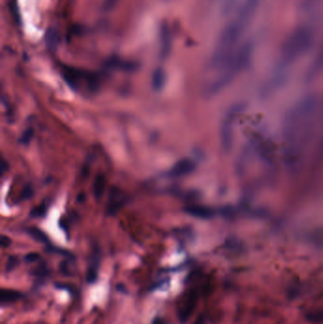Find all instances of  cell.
<instances>
[{"label": "cell", "mask_w": 323, "mask_h": 324, "mask_svg": "<svg viewBox=\"0 0 323 324\" xmlns=\"http://www.w3.org/2000/svg\"><path fill=\"white\" fill-rule=\"evenodd\" d=\"M62 73L68 84L76 89H80L84 85L88 91L93 92L99 86L98 77L91 72L67 67L63 68Z\"/></svg>", "instance_id": "6da1fadb"}, {"label": "cell", "mask_w": 323, "mask_h": 324, "mask_svg": "<svg viewBox=\"0 0 323 324\" xmlns=\"http://www.w3.org/2000/svg\"><path fill=\"white\" fill-rule=\"evenodd\" d=\"M171 31L167 24H162L160 31V53L162 59L166 58L171 51L172 37Z\"/></svg>", "instance_id": "7a4b0ae2"}, {"label": "cell", "mask_w": 323, "mask_h": 324, "mask_svg": "<svg viewBox=\"0 0 323 324\" xmlns=\"http://www.w3.org/2000/svg\"><path fill=\"white\" fill-rule=\"evenodd\" d=\"M194 169V164L190 160L184 159L176 162L169 172V176L172 177H179L189 174Z\"/></svg>", "instance_id": "3957f363"}, {"label": "cell", "mask_w": 323, "mask_h": 324, "mask_svg": "<svg viewBox=\"0 0 323 324\" xmlns=\"http://www.w3.org/2000/svg\"><path fill=\"white\" fill-rule=\"evenodd\" d=\"M196 304V297L195 295H190L188 297V301L182 306L179 312V320L182 324H185L188 319V317L192 314V312L195 308Z\"/></svg>", "instance_id": "277c9868"}, {"label": "cell", "mask_w": 323, "mask_h": 324, "mask_svg": "<svg viewBox=\"0 0 323 324\" xmlns=\"http://www.w3.org/2000/svg\"><path fill=\"white\" fill-rule=\"evenodd\" d=\"M22 297V294L19 291L14 289H1L0 291V301L2 304L4 303H12Z\"/></svg>", "instance_id": "5b68a950"}, {"label": "cell", "mask_w": 323, "mask_h": 324, "mask_svg": "<svg viewBox=\"0 0 323 324\" xmlns=\"http://www.w3.org/2000/svg\"><path fill=\"white\" fill-rule=\"evenodd\" d=\"M166 82V74L162 68H157L153 73L152 84L154 89L162 90Z\"/></svg>", "instance_id": "8992f818"}, {"label": "cell", "mask_w": 323, "mask_h": 324, "mask_svg": "<svg viewBox=\"0 0 323 324\" xmlns=\"http://www.w3.org/2000/svg\"><path fill=\"white\" fill-rule=\"evenodd\" d=\"M99 265H100V256L96 255L93 257L92 263L87 270L86 274V281L88 284H93L97 279H98V270H99Z\"/></svg>", "instance_id": "52a82bcc"}, {"label": "cell", "mask_w": 323, "mask_h": 324, "mask_svg": "<svg viewBox=\"0 0 323 324\" xmlns=\"http://www.w3.org/2000/svg\"><path fill=\"white\" fill-rule=\"evenodd\" d=\"M105 185H106V180L104 176H98L94 183V193L95 196L97 198H100L105 190Z\"/></svg>", "instance_id": "ba28073f"}, {"label": "cell", "mask_w": 323, "mask_h": 324, "mask_svg": "<svg viewBox=\"0 0 323 324\" xmlns=\"http://www.w3.org/2000/svg\"><path fill=\"white\" fill-rule=\"evenodd\" d=\"M46 40H47V45L50 48H52V49H55L56 48L59 38H58V33H57V31L54 28H52V29H50L48 31Z\"/></svg>", "instance_id": "9c48e42d"}, {"label": "cell", "mask_w": 323, "mask_h": 324, "mask_svg": "<svg viewBox=\"0 0 323 324\" xmlns=\"http://www.w3.org/2000/svg\"><path fill=\"white\" fill-rule=\"evenodd\" d=\"M29 234L35 239V240H37L38 242H43V243H46V241H47V238H46V236H45V234L42 232V231H40L39 230H37V229H29Z\"/></svg>", "instance_id": "30bf717a"}, {"label": "cell", "mask_w": 323, "mask_h": 324, "mask_svg": "<svg viewBox=\"0 0 323 324\" xmlns=\"http://www.w3.org/2000/svg\"><path fill=\"white\" fill-rule=\"evenodd\" d=\"M18 264V260L16 257H10L7 261V265H6V272H11L16 268Z\"/></svg>", "instance_id": "8fae6325"}, {"label": "cell", "mask_w": 323, "mask_h": 324, "mask_svg": "<svg viewBox=\"0 0 323 324\" xmlns=\"http://www.w3.org/2000/svg\"><path fill=\"white\" fill-rule=\"evenodd\" d=\"M39 259V255L36 253H30L27 254V256L25 257V260L28 262V263H33L35 261H37Z\"/></svg>", "instance_id": "7c38bea8"}, {"label": "cell", "mask_w": 323, "mask_h": 324, "mask_svg": "<svg viewBox=\"0 0 323 324\" xmlns=\"http://www.w3.org/2000/svg\"><path fill=\"white\" fill-rule=\"evenodd\" d=\"M10 243H11V240H10L9 237L2 236V238H1V245H2L3 247H7V246H9Z\"/></svg>", "instance_id": "4fadbf2b"}, {"label": "cell", "mask_w": 323, "mask_h": 324, "mask_svg": "<svg viewBox=\"0 0 323 324\" xmlns=\"http://www.w3.org/2000/svg\"><path fill=\"white\" fill-rule=\"evenodd\" d=\"M152 324H166V322L164 319H162L161 317H157L153 320Z\"/></svg>", "instance_id": "5bb4252c"}, {"label": "cell", "mask_w": 323, "mask_h": 324, "mask_svg": "<svg viewBox=\"0 0 323 324\" xmlns=\"http://www.w3.org/2000/svg\"><path fill=\"white\" fill-rule=\"evenodd\" d=\"M193 324H205V318H204V316H202V315L199 316Z\"/></svg>", "instance_id": "9a60e30c"}]
</instances>
